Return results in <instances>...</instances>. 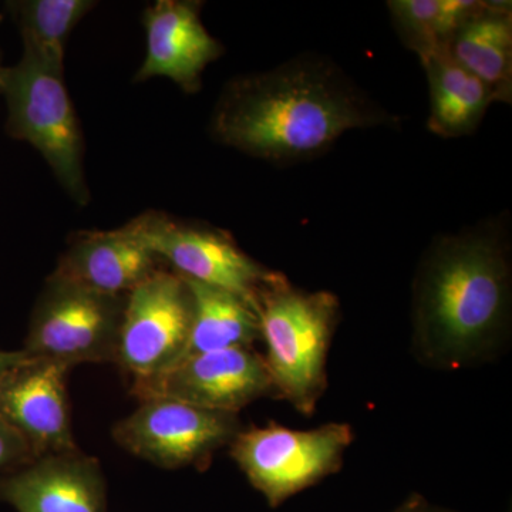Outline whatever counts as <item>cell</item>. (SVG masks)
<instances>
[{
	"label": "cell",
	"instance_id": "obj_15",
	"mask_svg": "<svg viewBox=\"0 0 512 512\" xmlns=\"http://www.w3.org/2000/svg\"><path fill=\"white\" fill-rule=\"evenodd\" d=\"M447 53L490 87L497 101H510L512 18L507 3H487L454 33Z\"/></svg>",
	"mask_w": 512,
	"mask_h": 512
},
{
	"label": "cell",
	"instance_id": "obj_18",
	"mask_svg": "<svg viewBox=\"0 0 512 512\" xmlns=\"http://www.w3.org/2000/svg\"><path fill=\"white\" fill-rule=\"evenodd\" d=\"M476 0H394L390 13L404 45L421 62L447 50L448 42L471 16L483 8Z\"/></svg>",
	"mask_w": 512,
	"mask_h": 512
},
{
	"label": "cell",
	"instance_id": "obj_3",
	"mask_svg": "<svg viewBox=\"0 0 512 512\" xmlns=\"http://www.w3.org/2000/svg\"><path fill=\"white\" fill-rule=\"evenodd\" d=\"M256 313L274 393L298 412L312 414L328 383L326 363L338 328V298L325 291H301L284 278L259 298Z\"/></svg>",
	"mask_w": 512,
	"mask_h": 512
},
{
	"label": "cell",
	"instance_id": "obj_10",
	"mask_svg": "<svg viewBox=\"0 0 512 512\" xmlns=\"http://www.w3.org/2000/svg\"><path fill=\"white\" fill-rule=\"evenodd\" d=\"M274 393L264 356L252 348H231L187 357L150 382L134 384L138 399L167 397L212 410H239Z\"/></svg>",
	"mask_w": 512,
	"mask_h": 512
},
{
	"label": "cell",
	"instance_id": "obj_7",
	"mask_svg": "<svg viewBox=\"0 0 512 512\" xmlns=\"http://www.w3.org/2000/svg\"><path fill=\"white\" fill-rule=\"evenodd\" d=\"M144 245L175 274L241 296L258 309L259 298L285 278L259 264L227 232L146 212L128 222Z\"/></svg>",
	"mask_w": 512,
	"mask_h": 512
},
{
	"label": "cell",
	"instance_id": "obj_17",
	"mask_svg": "<svg viewBox=\"0 0 512 512\" xmlns=\"http://www.w3.org/2000/svg\"><path fill=\"white\" fill-rule=\"evenodd\" d=\"M185 281L191 292L192 320L181 360L217 350L252 348L261 339L258 313L251 303L217 286Z\"/></svg>",
	"mask_w": 512,
	"mask_h": 512
},
{
	"label": "cell",
	"instance_id": "obj_6",
	"mask_svg": "<svg viewBox=\"0 0 512 512\" xmlns=\"http://www.w3.org/2000/svg\"><path fill=\"white\" fill-rule=\"evenodd\" d=\"M352 441L353 431L345 423L308 431L271 424L239 431L229 448L249 484L276 508L338 473Z\"/></svg>",
	"mask_w": 512,
	"mask_h": 512
},
{
	"label": "cell",
	"instance_id": "obj_2",
	"mask_svg": "<svg viewBox=\"0 0 512 512\" xmlns=\"http://www.w3.org/2000/svg\"><path fill=\"white\" fill-rule=\"evenodd\" d=\"M511 266L501 222L443 235L414 282V342L436 365L457 367L493 349L507 328Z\"/></svg>",
	"mask_w": 512,
	"mask_h": 512
},
{
	"label": "cell",
	"instance_id": "obj_23",
	"mask_svg": "<svg viewBox=\"0 0 512 512\" xmlns=\"http://www.w3.org/2000/svg\"><path fill=\"white\" fill-rule=\"evenodd\" d=\"M421 512H453V511H447V510H440V508H433L430 507L429 504H424L423 510Z\"/></svg>",
	"mask_w": 512,
	"mask_h": 512
},
{
	"label": "cell",
	"instance_id": "obj_11",
	"mask_svg": "<svg viewBox=\"0 0 512 512\" xmlns=\"http://www.w3.org/2000/svg\"><path fill=\"white\" fill-rule=\"evenodd\" d=\"M69 372L62 363L28 355L0 386V419L18 431L35 457L77 450L67 394Z\"/></svg>",
	"mask_w": 512,
	"mask_h": 512
},
{
	"label": "cell",
	"instance_id": "obj_5",
	"mask_svg": "<svg viewBox=\"0 0 512 512\" xmlns=\"http://www.w3.org/2000/svg\"><path fill=\"white\" fill-rule=\"evenodd\" d=\"M126 298L52 274L37 298L22 350L70 369L82 363H116Z\"/></svg>",
	"mask_w": 512,
	"mask_h": 512
},
{
	"label": "cell",
	"instance_id": "obj_4",
	"mask_svg": "<svg viewBox=\"0 0 512 512\" xmlns=\"http://www.w3.org/2000/svg\"><path fill=\"white\" fill-rule=\"evenodd\" d=\"M0 94L8 104V133L35 147L57 181L77 204L90 200L84 174V141L63 67L23 52L22 59L0 73Z\"/></svg>",
	"mask_w": 512,
	"mask_h": 512
},
{
	"label": "cell",
	"instance_id": "obj_22",
	"mask_svg": "<svg viewBox=\"0 0 512 512\" xmlns=\"http://www.w3.org/2000/svg\"><path fill=\"white\" fill-rule=\"evenodd\" d=\"M424 504H426V500H424L423 497H420L419 494H413L410 495L406 501H403L393 512H421Z\"/></svg>",
	"mask_w": 512,
	"mask_h": 512
},
{
	"label": "cell",
	"instance_id": "obj_1",
	"mask_svg": "<svg viewBox=\"0 0 512 512\" xmlns=\"http://www.w3.org/2000/svg\"><path fill=\"white\" fill-rule=\"evenodd\" d=\"M396 121L335 63L308 55L232 80L215 107L212 134L248 156L289 164L325 153L348 131Z\"/></svg>",
	"mask_w": 512,
	"mask_h": 512
},
{
	"label": "cell",
	"instance_id": "obj_21",
	"mask_svg": "<svg viewBox=\"0 0 512 512\" xmlns=\"http://www.w3.org/2000/svg\"><path fill=\"white\" fill-rule=\"evenodd\" d=\"M25 350H16V352H9V350H0V386L3 380L9 375L13 367L19 365L20 362L26 359Z\"/></svg>",
	"mask_w": 512,
	"mask_h": 512
},
{
	"label": "cell",
	"instance_id": "obj_20",
	"mask_svg": "<svg viewBox=\"0 0 512 512\" xmlns=\"http://www.w3.org/2000/svg\"><path fill=\"white\" fill-rule=\"evenodd\" d=\"M33 458H36L35 454L18 431L13 430L5 420L0 419V477L25 466Z\"/></svg>",
	"mask_w": 512,
	"mask_h": 512
},
{
	"label": "cell",
	"instance_id": "obj_14",
	"mask_svg": "<svg viewBox=\"0 0 512 512\" xmlns=\"http://www.w3.org/2000/svg\"><path fill=\"white\" fill-rule=\"evenodd\" d=\"M158 262L127 222L113 231L77 232L53 275L106 295L127 296L160 269Z\"/></svg>",
	"mask_w": 512,
	"mask_h": 512
},
{
	"label": "cell",
	"instance_id": "obj_16",
	"mask_svg": "<svg viewBox=\"0 0 512 512\" xmlns=\"http://www.w3.org/2000/svg\"><path fill=\"white\" fill-rule=\"evenodd\" d=\"M421 63L429 79L431 133L446 138L474 133L497 101L490 87L463 69L447 50Z\"/></svg>",
	"mask_w": 512,
	"mask_h": 512
},
{
	"label": "cell",
	"instance_id": "obj_8",
	"mask_svg": "<svg viewBox=\"0 0 512 512\" xmlns=\"http://www.w3.org/2000/svg\"><path fill=\"white\" fill-rule=\"evenodd\" d=\"M191 320L190 288L174 271L157 269L128 293L116 363L133 377V386L156 379L183 359Z\"/></svg>",
	"mask_w": 512,
	"mask_h": 512
},
{
	"label": "cell",
	"instance_id": "obj_9",
	"mask_svg": "<svg viewBox=\"0 0 512 512\" xmlns=\"http://www.w3.org/2000/svg\"><path fill=\"white\" fill-rule=\"evenodd\" d=\"M140 402L114 424L113 439L127 453L167 470L208 463L242 430L238 414L212 412L167 397Z\"/></svg>",
	"mask_w": 512,
	"mask_h": 512
},
{
	"label": "cell",
	"instance_id": "obj_12",
	"mask_svg": "<svg viewBox=\"0 0 512 512\" xmlns=\"http://www.w3.org/2000/svg\"><path fill=\"white\" fill-rule=\"evenodd\" d=\"M0 501L16 512H109L99 460L79 448L33 458L0 477Z\"/></svg>",
	"mask_w": 512,
	"mask_h": 512
},
{
	"label": "cell",
	"instance_id": "obj_13",
	"mask_svg": "<svg viewBox=\"0 0 512 512\" xmlns=\"http://www.w3.org/2000/svg\"><path fill=\"white\" fill-rule=\"evenodd\" d=\"M143 22L147 53L137 80L165 77L184 92L200 90L202 73L224 53L202 23L200 3L158 0L146 10Z\"/></svg>",
	"mask_w": 512,
	"mask_h": 512
},
{
	"label": "cell",
	"instance_id": "obj_19",
	"mask_svg": "<svg viewBox=\"0 0 512 512\" xmlns=\"http://www.w3.org/2000/svg\"><path fill=\"white\" fill-rule=\"evenodd\" d=\"M92 0H26L12 3L23 52L52 66L63 67L64 49L73 29L94 8Z\"/></svg>",
	"mask_w": 512,
	"mask_h": 512
},
{
	"label": "cell",
	"instance_id": "obj_24",
	"mask_svg": "<svg viewBox=\"0 0 512 512\" xmlns=\"http://www.w3.org/2000/svg\"><path fill=\"white\" fill-rule=\"evenodd\" d=\"M2 69H3L2 63H0V73H2Z\"/></svg>",
	"mask_w": 512,
	"mask_h": 512
}]
</instances>
